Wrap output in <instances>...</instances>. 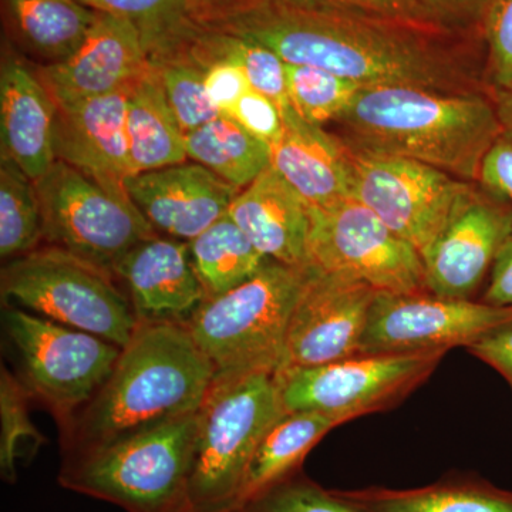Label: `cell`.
Returning <instances> with one entry per match:
<instances>
[{
	"mask_svg": "<svg viewBox=\"0 0 512 512\" xmlns=\"http://www.w3.org/2000/svg\"><path fill=\"white\" fill-rule=\"evenodd\" d=\"M512 232V204L474 183L423 255L427 291L473 299Z\"/></svg>",
	"mask_w": 512,
	"mask_h": 512,
	"instance_id": "obj_14",
	"label": "cell"
},
{
	"mask_svg": "<svg viewBox=\"0 0 512 512\" xmlns=\"http://www.w3.org/2000/svg\"><path fill=\"white\" fill-rule=\"evenodd\" d=\"M468 352L493 367L510 384L512 392V322L493 330L487 336L468 346Z\"/></svg>",
	"mask_w": 512,
	"mask_h": 512,
	"instance_id": "obj_40",
	"label": "cell"
},
{
	"mask_svg": "<svg viewBox=\"0 0 512 512\" xmlns=\"http://www.w3.org/2000/svg\"><path fill=\"white\" fill-rule=\"evenodd\" d=\"M234 512H366L338 490H326L302 470L252 495Z\"/></svg>",
	"mask_w": 512,
	"mask_h": 512,
	"instance_id": "obj_34",
	"label": "cell"
},
{
	"mask_svg": "<svg viewBox=\"0 0 512 512\" xmlns=\"http://www.w3.org/2000/svg\"><path fill=\"white\" fill-rule=\"evenodd\" d=\"M214 367L187 326L140 323L109 379L62 424V463L198 413Z\"/></svg>",
	"mask_w": 512,
	"mask_h": 512,
	"instance_id": "obj_2",
	"label": "cell"
},
{
	"mask_svg": "<svg viewBox=\"0 0 512 512\" xmlns=\"http://www.w3.org/2000/svg\"><path fill=\"white\" fill-rule=\"evenodd\" d=\"M228 215L265 258L308 268L311 208L272 165L235 195Z\"/></svg>",
	"mask_w": 512,
	"mask_h": 512,
	"instance_id": "obj_21",
	"label": "cell"
},
{
	"mask_svg": "<svg viewBox=\"0 0 512 512\" xmlns=\"http://www.w3.org/2000/svg\"><path fill=\"white\" fill-rule=\"evenodd\" d=\"M35 185L43 241L113 278L137 245L160 235L128 194L107 190L63 161L57 160Z\"/></svg>",
	"mask_w": 512,
	"mask_h": 512,
	"instance_id": "obj_8",
	"label": "cell"
},
{
	"mask_svg": "<svg viewBox=\"0 0 512 512\" xmlns=\"http://www.w3.org/2000/svg\"><path fill=\"white\" fill-rule=\"evenodd\" d=\"M197 424L198 413L190 414L66 461L60 467L59 484L127 512H191Z\"/></svg>",
	"mask_w": 512,
	"mask_h": 512,
	"instance_id": "obj_5",
	"label": "cell"
},
{
	"mask_svg": "<svg viewBox=\"0 0 512 512\" xmlns=\"http://www.w3.org/2000/svg\"><path fill=\"white\" fill-rule=\"evenodd\" d=\"M96 12L131 20L140 29L148 59L163 55L183 39L194 22L184 0H77Z\"/></svg>",
	"mask_w": 512,
	"mask_h": 512,
	"instance_id": "obj_30",
	"label": "cell"
},
{
	"mask_svg": "<svg viewBox=\"0 0 512 512\" xmlns=\"http://www.w3.org/2000/svg\"><path fill=\"white\" fill-rule=\"evenodd\" d=\"M272 373L214 380L198 412L190 477L191 512H234L256 448L285 414Z\"/></svg>",
	"mask_w": 512,
	"mask_h": 512,
	"instance_id": "obj_6",
	"label": "cell"
},
{
	"mask_svg": "<svg viewBox=\"0 0 512 512\" xmlns=\"http://www.w3.org/2000/svg\"><path fill=\"white\" fill-rule=\"evenodd\" d=\"M447 352L360 353L276 375L285 412H316L352 421L392 409L426 382Z\"/></svg>",
	"mask_w": 512,
	"mask_h": 512,
	"instance_id": "obj_10",
	"label": "cell"
},
{
	"mask_svg": "<svg viewBox=\"0 0 512 512\" xmlns=\"http://www.w3.org/2000/svg\"><path fill=\"white\" fill-rule=\"evenodd\" d=\"M150 67L140 29L121 16L97 12L76 52L37 73L56 103L67 104L130 89Z\"/></svg>",
	"mask_w": 512,
	"mask_h": 512,
	"instance_id": "obj_16",
	"label": "cell"
},
{
	"mask_svg": "<svg viewBox=\"0 0 512 512\" xmlns=\"http://www.w3.org/2000/svg\"><path fill=\"white\" fill-rule=\"evenodd\" d=\"M197 66L204 70L208 96L221 113H228L251 90L247 74L234 60L212 59Z\"/></svg>",
	"mask_w": 512,
	"mask_h": 512,
	"instance_id": "obj_37",
	"label": "cell"
},
{
	"mask_svg": "<svg viewBox=\"0 0 512 512\" xmlns=\"http://www.w3.org/2000/svg\"><path fill=\"white\" fill-rule=\"evenodd\" d=\"M346 146L410 158L467 183L504 133L493 94H448L412 86L360 87L335 121Z\"/></svg>",
	"mask_w": 512,
	"mask_h": 512,
	"instance_id": "obj_3",
	"label": "cell"
},
{
	"mask_svg": "<svg viewBox=\"0 0 512 512\" xmlns=\"http://www.w3.org/2000/svg\"><path fill=\"white\" fill-rule=\"evenodd\" d=\"M224 114H228L251 136L269 146L279 137L284 126L281 110L274 101L252 89Z\"/></svg>",
	"mask_w": 512,
	"mask_h": 512,
	"instance_id": "obj_36",
	"label": "cell"
},
{
	"mask_svg": "<svg viewBox=\"0 0 512 512\" xmlns=\"http://www.w3.org/2000/svg\"><path fill=\"white\" fill-rule=\"evenodd\" d=\"M308 258L312 268L380 293L429 292L420 252L353 197L328 210L311 208Z\"/></svg>",
	"mask_w": 512,
	"mask_h": 512,
	"instance_id": "obj_11",
	"label": "cell"
},
{
	"mask_svg": "<svg viewBox=\"0 0 512 512\" xmlns=\"http://www.w3.org/2000/svg\"><path fill=\"white\" fill-rule=\"evenodd\" d=\"M366 512H512V490L476 473H448L424 487L338 490Z\"/></svg>",
	"mask_w": 512,
	"mask_h": 512,
	"instance_id": "obj_23",
	"label": "cell"
},
{
	"mask_svg": "<svg viewBox=\"0 0 512 512\" xmlns=\"http://www.w3.org/2000/svg\"><path fill=\"white\" fill-rule=\"evenodd\" d=\"M480 301L512 308V232L495 259Z\"/></svg>",
	"mask_w": 512,
	"mask_h": 512,
	"instance_id": "obj_42",
	"label": "cell"
},
{
	"mask_svg": "<svg viewBox=\"0 0 512 512\" xmlns=\"http://www.w3.org/2000/svg\"><path fill=\"white\" fill-rule=\"evenodd\" d=\"M5 308L3 322L18 353L20 380L62 426L109 379L121 348L25 309Z\"/></svg>",
	"mask_w": 512,
	"mask_h": 512,
	"instance_id": "obj_9",
	"label": "cell"
},
{
	"mask_svg": "<svg viewBox=\"0 0 512 512\" xmlns=\"http://www.w3.org/2000/svg\"><path fill=\"white\" fill-rule=\"evenodd\" d=\"M444 25L483 30L493 0H420Z\"/></svg>",
	"mask_w": 512,
	"mask_h": 512,
	"instance_id": "obj_39",
	"label": "cell"
},
{
	"mask_svg": "<svg viewBox=\"0 0 512 512\" xmlns=\"http://www.w3.org/2000/svg\"><path fill=\"white\" fill-rule=\"evenodd\" d=\"M487 67L485 76L494 92L512 90V0H493L483 23Z\"/></svg>",
	"mask_w": 512,
	"mask_h": 512,
	"instance_id": "obj_35",
	"label": "cell"
},
{
	"mask_svg": "<svg viewBox=\"0 0 512 512\" xmlns=\"http://www.w3.org/2000/svg\"><path fill=\"white\" fill-rule=\"evenodd\" d=\"M55 97L15 53L3 55L0 69V154L37 181L56 163Z\"/></svg>",
	"mask_w": 512,
	"mask_h": 512,
	"instance_id": "obj_20",
	"label": "cell"
},
{
	"mask_svg": "<svg viewBox=\"0 0 512 512\" xmlns=\"http://www.w3.org/2000/svg\"><path fill=\"white\" fill-rule=\"evenodd\" d=\"M10 35L47 64L63 62L82 45L97 12L77 0H2Z\"/></svg>",
	"mask_w": 512,
	"mask_h": 512,
	"instance_id": "obj_25",
	"label": "cell"
},
{
	"mask_svg": "<svg viewBox=\"0 0 512 512\" xmlns=\"http://www.w3.org/2000/svg\"><path fill=\"white\" fill-rule=\"evenodd\" d=\"M309 268L308 281L293 311L279 372L359 355L373 303L380 293L349 276Z\"/></svg>",
	"mask_w": 512,
	"mask_h": 512,
	"instance_id": "obj_15",
	"label": "cell"
},
{
	"mask_svg": "<svg viewBox=\"0 0 512 512\" xmlns=\"http://www.w3.org/2000/svg\"><path fill=\"white\" fill-rule=\"evenodd\" d=\"M309 269L268 259L244 284L205 299L185 326L214 367V380L281 370Z\"/></svg>",
	"mask_w": 512,
	"mask_h": 512,
	"instance_id": "obj_4",
	"label": "cell"
},
{
	"mask_svg": "<svg viewBox=\"0 0 512 512\" xmlns=\"http://www.w3.org/2000/svg\"><path fill=\"white\" fill-rule=\"evenodd\" d=\"M126 191L158 234L185 242L228 214L239 192L194 161L134 174Z\"/></svg>",
	"mask_w": 512,
	"mask_h": 512,
	"instance_id": "obj_17",
	"label": "cell"
},
{
	"mask_svg": "<svg viewBox=\"0 0 512 512\" xmlns=\"http://www.w3.org/2000/svg\"><path fill=\"white\" fill-rule=\"evenodd\" d=\"M28 387L2 366L0 375V474L5 483H15L18 478V461L32 456L25 441L33 446H42L43 437L33 426L29 417Z\"/></svg>",
	"mask_w": 512,
	"mask_h": 512,
	"instance_id": "obj_32",
	"label": "cell"
},
{
	"mask_svg": "<svg viewBox=\"0 0 512 512\" xmlns=\"http://www.w3.org/2000/svg\"><path fill=\"white\" fill-rule=\"evenodd\" d=\"M345 423L339 417L316 412H286L279 417L256 448L239 505L302 470L303 460L309 451L330 430Z\"/></svg>",
	"mask_w": 512,
	"mask_h": 512,
	"instance_id": "obj_26",
	"label": "cell"
},
{
	"mask_svg": "<svg viewBox=\"0 0 512 512\" xmlns=\"http://www.w3.org/2000/svg\"><path fill=\"white\" fill-rule=\"evenodd\" d=\"M251 0H184L185 10L195 25L207 26L227 18Z\"/></svg>",
	"mask_w": 512,
	"mask_h": 512,
	"instance_id": "obj_43",
	"label": "cell"
},
{
	"mask_svg": "<svg viewBox=\"0 0 512 512\" xmlns=\"http://www.w3.org/2000/svg\"><path fill=\"white\" fill-rule=\"evenodd\" d=\"M512 322V308L430 292L379 293L360 353L448 352L468 346ZM359 353V355H360Z\"/></svg>",
	"mask_w": 512,
	"mask_h": 512,
	"instance_id": "obj_13",
	"label": "cell"
},
{
	"mask_svg": "<svg viewBox=\"0 0 512 512\" xmlns=\"http://www.w3.org/2000/svg\"><path fill=\"white\" fill-rule=\"evenodd\" d=\"M0 289L5 306L92 333L121 349L140 325L113 276L50 245L10 259L2 269Z\"/></svg>",
	"mask_w": 512,
	"mask_h": 512,
	"instance_id": "obj_7",
	"label": "cell"
},
{
	"mask_svg": "<svg viewBox=\"0 0 512 512\" xmlns=\"http://www.w3.org/2000/svg\"><path fill=\"white\" fill-rule=\"evenodd\" d=\"M188 251L208 298L244 284L268 261L228 214L188 242Z\"/></svg>",
	"mask_w": 512,
	"mask_h": 512,
	"instance_id": "obj_28",
	"label": "cell"
},
{
	"mask_svg": "<svg viewBox=\"0 0 512 512\" xmlns=\"http://www.w3.org/2000/svg\"><path fill=\"white\" fill-rule=\"evenodd\" d=\"M190 160L207 167L237 190H244L271 165V147L251 136L228 114L185 136Z\"/></svg>",
	"mask_w": 512,
	"mask_h": 512,
	"instance_id": "obj_27",
	"label": "cell"
},
{
	"mask_svg": "<svg viewBox=\"0 0 512 512\" xmlns=\"http://www.w3.org/2000/svg\"><path fill=\"white\" fill-rule=\"evenodd\" d=\"M116 276L126 282L140 323L185 326L208 298L191 264L188 242L164 235L137 245L121 261Z\"/></svg>",
	"mask_w": 512,
	"mask_h": 512,
	"instance_id": "obj_19",
	"label": "cell"
},
{
	"mask_svg": "<svg viewBox=\"0 0 512 512\" xmlns=\"http://www.w3.org/2000/svg\"><path fill=\"white\" fill-rule=\"evenodd\" d=\"M201 28L254 40L285 63L319 67L360 87L493 94L483 30L299 0H251Z\"/></svg>",
	"mask_w": 512,
	"mask_h": 512,
	"instance_id": "obj_1",
	"label": "cell"
},
{
	"mask_svg": "<svg viewBox=\"0 0 512 512\" xmlns=\"http://www.w3.org/2000/svg\"><path fill=\"white\" fill-rule=\"evenodd\" d=\"M160 76L165 96L185 136L220 116L207 87L204 70L183 57L150 62Z\"/></svg>",
	"mask_w": 512,
	"mask_h": 512,
	"instance_id": "obj_33",
	"label": "cell"
},
{
	"mask_svg": "<svg viewBox=\"0 0 512 512\" xmlns=\"http://www.w3.org/2000/svg\"><path fill=\"white\" fill-rule=\"evenodd\" d=\"M493 97L504 133L512 136V90L510 92H494Z\"/></svg>",
	"mask_w": 512,
	"mask_h": 512,
	"instance_id": "obj_44",
	"label": "cell"
},
{
	"mask_svg": "<svg viewBox=\"0 0 512 512\" xmlns=\"http://www.w3.org/2000/svg\"><path fill=\"white\" fill-rule=\"evenodd\" d=\"M348 148L352 197L423 258L474 183L410 158Z\"/></svg>",
	"mask_w": 512,
	"mask_h": 512,
	"instance_id": "obj_12",
	"label": "cell"
},
{
	"mask_svg": "<svg viewBox=\"0 0 512 512\" xmlns=\"http://www.w3.org/2000/svg\"><path fill=\"white\" fill-rule=\"evenodd\" d=\"M291 106L303 120L325 127L350 106L360 86L319 67L286 63Z\"/></svg>",
	"mask_w": 512,
	"mask_h": 512,
	"instance_id": "obj_31",
	"label": "cell"
},
{
	"mask_svg": "<svg viewBox=\"0 0 512 512\" xmlns=\"http://www.w3.org/2000/svg\"><path fill=\"white\" fill-rule=\"evenodd\" d=\"M478 184L512 204V136L501 134L481 164Z\"/></svg>",
	"mask_w": 512,
	"mask_h": 512,
	"instance_id": "obj_38",
	"label": "cell"
},
{
	"mask_svg": "<svg viewBox=\"0 0 512 512\" xmlns=\"http://www.w3.org/2000/svg\"><path fill=\"white\" fill-rule=\"evenodd\" d=\"M126 127L133 175L188 160L183 128L168 103L153 64L130 87Z\"/></svg>",
	"mask_w": 512,
	"mask_h": 512,
	"instance_id": "obj_24",
	"label": "cell"
},
{
	"mask_svg": "<svg viewBox=\"0 0 512 512\" xmlns=\"http://www.w3.org/2000/svg\"><path fill=\"white\" fill-rule=\"evenodd\" d=\"M299 2L319 3V5L382 13V15L396 16V18L441 23L420 0H299Z\"/></svg>",
	"mask_w": 512,
	"mask_h": 512,
	"instance_id": "obj_41",
	"label": "cell"
},
{
	"mask_svg": "<svg viewBox=\"0 0 512 512\" xmlns=\"http://www.w3.org/2000/svg\"><path fill=\"white\" fill-rule=\"evenodd\" d=\"M128 92L57 104V160L117 194H127V180L133 177L126 127Z\"/></svg>",
	"mask_w": 512,
	"mask_h": 512,
	"instance_id": "obj_18",
	"label": "cell"
},
{
	"mask_svg": "<svg viewBox=\"0 0 512 512\" xmlns=\"http://www.w3.org/2000/svg\"><path fill=\"white\" fill-rule=\"evenodd\" d=\"M43 218L35 181L9 161L0 165V255L18 258L39 248Z\"/></svg>",
	"mask_w": 512,
	"mask_h": 512,
	"instance_id": "obj_29",
	"label": "cell"
},
{
	"mask_svg": "<svg viewBox=\"0 0 512 512\" xmlns=\"http://www.w3.org/2000/svg\"><path fill=\"white\" fill-rule=\"evenodd\" d=\"M271 144V165L312 210H328L352 198L349 148L338 136L303 120L293 107Z\"/></svg>",
	"mask_w": 512,
	"mask_h": 512,
	"instance_id": "obj_22",
	"label": "cell"
}]
</instances>
